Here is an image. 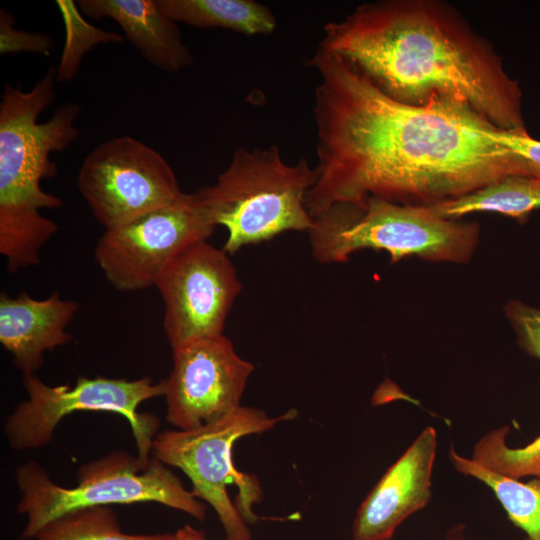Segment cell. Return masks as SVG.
I'll list each match as a JSON object with an SVG mask.
<instances>
[{
    "instance_id": "cell-1",
    "label": "cell",
    "mask_w": 540,
    "mask_h": 540,
    "mask_svg": "<svg viewBox=\"0 0 540 540\" xmlns=\"http://www.w3.org/2000/svg\"><path fill=\"white\" fill-rule=\"evenodd\" d=\"M309 64L319 76L316 181L305 201L311 217L368 197L433 205L509 175H537L493 140L488 133L495 126L465 104L401 103L319 46Z\"/></svg>"
},
{
    "instance_id": "cell-2",
    "label": "cell",
    "mask_w": 540,
    "mask_h": 540,
    "mask_svg": "<svg viewBox=\"0 0 540 540\" xmlns=\"http://www.w3.org/2000/svg\"><path fill=\"white\" fill-rule=\"evenodd\" d=\"M319 47L343 59L392 99L467 105L496 128L527 130L522 90L492 44L450 4L380 0L324 26Z\"/></svg>"
},
{
    "instance_id": "cell-3",
    "label": "cell",
    "mask_w": 540,
    "mask_h": 540,
    "mask_svg": "<svg viewBox=\"0 0 540 540\" xmlns=\"http://www.w3.org/2000/svg\"><path fill=\"white\" fill-rule=\"evenodd\" d=\"M57 69L51 66L28 91L5 84L0 99V254L10 273L35 266L40 251L58 225L42 209L63 205L44 191L43 179L57 173L50 158L79 138L75 125L82 107L75 102L58 106L45 122L40 114L56 99Z\"/></svg>"
},
{
    "instance_id": "cell-4",
    "label": "cell",
    "mask_w": 540,
    "mask_h": 540,
    "mask_svg": "<svg viewBox=\"0 0 540 540\" xmlns=\"http://www.w3.org/2000/svg\"><path fill=\"white\" fill-rule=\"evenodd\" d=\"M308 231L317 262H345L361 249L382 250L392 262L419 256L436 262L468 261L479 226L440 216L432 205H410L379 197L333 203L312 217Z\"/></svg>"
},
{
    "instance_id": "cell-5",
    "label": "cell",
    "mask_w": 540,
    "mask_h": 540,
    "mask_svg": "<svg viewBox=\"0 0 540 540\" xmlns=\"http://www.w3.org/2000/svg\"><path fill=\"white\" fill-rule=\"evenodd\" d=\"M315 181L305 158L288 164L277 145L238 147L215 184L197 192L214 224L227 230L223 250L234 254L285 231H309L305 201Z\"/></svg>"
},
{
    "instance_id": "cell-6",
    "label": "cell",
    "mask_w": 540,
    "mask_h": 540,
    "mask_svg": "<svg viewBox=\"0 0 540 540\" xmlns=\"http://www.w3.org/2000/svg\"><path fill=\"white\" fill-rule=\"evenodd\" d=\"M78 484H55L36 463L26 462L16 471L21 492L18 512L27 516L22 539L34 538L51 521L75 510L155 502L205 520L206 506L188 491L162 462L147 464L124 452H113L81 466Z\"/></svg>"
},
{
    "instance_id": "cell-7",
    "label": "cell",
    "mask_w": 540,
    "mask_h": 540,
    "mask_svg": "<svg viewBox=\"0 0 540 540\" xmlns=\"http://www.w3.org/2000/svg\"><path fill=\"white\" fill-rule=\"evenodd\" d=\"M296 416L295 409L269 417L263 410L240 406L208 425L159 433L151 451L153 458L187 475L192 493L213 507L229 539L250 540L247 524L260 519L254 506L262 498V489L254 475L234 466L233 445L242 437L266 432Z\"/></svg>"
},
{
    "instance_id": "cell-8",
    "label": "cell",
    "mask_w": 540,
    "mask_h": 540,
    "mask_svg": "<svg viewBox=\"0 0 540 540\" xmlns=\"http://www.w3.org/2000/svg\"><path fill=\"white\" fill-rule=\"evenodd\" d=\"M28 399L11 414L5 425L10 446L16 450L48 444L60 421L74 411H104L125 417L135 439L139 460L147 464L158 418L137 411L139 405L165 393V380H137L79 376L73 387L49 386L35 374L23 376Z\"/></svg>"
},
{
    "instance_id": "cell-9",
    "label": "cell",
    "mask_w": 540,
    "mask_h": 540,
    "mask_svg": "<svg viewBox=\"0 0 540 540\" xmlns=\"http://www.w3.org/2000/svg\"><path fill=\"white\" fill-rule=\"evenodd\" d=\"M217 226L198 192L107 229L94 256L110 284L119 291L155 286L168 264L190 245L207 240Z\"/></svg>"
},
{
    "instance_id": "cell-10",
    "label": "cell",
    "mask_w": 540,
    "mask_h": 540,
    "mask_svg": "<svg viewBox=\"0 0 540 540\" xmlns=\"http://www.w3.org/2000/svg\"><path fill=\"white\" fill-rule=\"evenodd\" d=\"M76 183L105 230L184 195L165 157L132 136L114 137L92 149L79 168Z\"/></svg>"
},
{
    "instance_id": "cell-11",
    "label": "cell",
    "mask_w": 540,
    "mask_h": 540,
    "mask_svg": "<svg viewBox=\"0 0 540 540\" xmlns=\"http://www.w3.org/2000/svg\"><path fill=\"white\" fill-rule=\"evenodd\" d=\"M228 255L207 240L199 241L177 255L158 277L163 329L172 350L223 334L242 288Z\"/></svg>"
},
{
    "instance_id": "cell-12",
    "label": "cell",
    "mask_w": 540,
    "mask_h": 540,
    "mask_svg": "<svg viewBox=\"0 0 540 540\" xmlns=\"http://www.w3.org/2000/svg\"><path fill=\"white\" fill-rule=\"evenodd\" d=\"M165 379L167 420L179 430L208 425L231 414L254 365L241 358L223 334L189 342L174 350Z\"/></svg>"
},
{
    "instance_id": "cell-13",
    "label": "cell",
    "mask_w": 540,
    "mask_h": 540,
    "mask_svg": "<svg viewBox=\"0 0 540 540\" xmlns=\"http://www.w3.org/2000/svg\"><path fill=\"white\" fill-rule=\"evenodd\" d=\"M436 450L437 432L428 426L359 506L352 525L353 540H391L402 522L426 507L432 497Z\"/></svg>"
},
{
    "instance_id": "cell-14",
    "label": "cell",
    "mask_w": 540,
    "mask_h": 540,
    "mask_svg": "<svg viewBox=\"0 0 540 540\" xmlns=\"http://www.w3.org/2000/svg\"><path fill=\"white\" fill-rule=\"evenodd\" d=\"M78 304L54 292L46 299H34L26 292L0 295V343L24 375L35 374L44 353L70 341L66 332Z\"/></svg>"
},
{
    "instance_id": "cell-15",
    "label": "cell",
    "mask_w": 540,
    "mask_h": 540,
    "mask_svg": "<svg viewBox=\"0 0 540 540\" xmlns=\"http://www.w3.org/2000/svg\"><path fill=\"white\" fill-rule=\"evenodd\" d=\"M82 15L116 22L141 56L157 69L178 73L194 57L184 43L178 23L161 9L158 0H79Z\"/></svg>"
},
{
    "instance_id": "cell-16",
    "label": "cell",
    "mask_w": 540,
    "mask_h": 540,
    "mask_svg": "<svg viewBox=\"0 0 540 540\" xmlns=\"http://www.w3.org/2000/svg\"><path fill=\"white\" fill-rule=\"evenodd\" d=\"M177 23L220 28L247 36L270 35L277 25L272 10L255 0H158Z\"/></svg>"
},
{
    "instance_id": "cell-17",
    "label": "cell",
    "mask_w": 540,
    "mask_h": 540,
    "mask_svg": "<svg viewBox=\"0 0 540 540\" xmlns=\"http://www.w3.org/2000/svg\"><path fill=\"white\" fill-rule=\"evenodd\" d=\"M432 206L440 216L448 219L476 212H492L525 222L533 211L540 209V175H509Z\"/></svg>"
},
{
    "instance_id": "cell-18",
    "label": "cell",
    "mask_w": 540,
    "mask_h": 540,
    "mask_svg": "<svg viewBox=\"0 0 540 540\" xmlns=\"http://www.w3.org/2000/svg\"><path fill=\"white\" fill-rule=\"evenodd\" d=\"M453 467L461 474L486 485L505 510L509 520L525 533L524 540H540V488L494 473L470 458L449 450Z\"/></svg>"
},
{
    "instance_id": "cell-19",
    "label": "cell",
    "mask_w": 540,
    "mask_h": 540,
    "mask_svg": "<svg viewBox=\"0 0 540 540\" xmlns=\"http://www.w3.org/2000/svg\"><path fill=\"white\" fill-rule=\"evenodd\" d=\"M167 534L133 535L121 531L115 513L107 506L71 511L46 524L37 540H165Z\"/></svg>"
},
{
    "instance_id": "cell-20",
    "label": "cell",
    "mask_w": 540,
    "mask_h": 540,
    "mask_svg": "<svg viewBox=\"0 0 540 540\" xmlns=\"http://www.w3.org/2000/svg\"><path fill=\"white\" fill-rule=\"evenodd\" d=\"M508 426L489 431L474 445L471 460L499 475L540 477V435L522 447L507 445Z\"/></svg>"
},
{
    "instance_id": "cell-21",
    "label": "cell",
    "mask_w": 540,
    "mask_h": 540,
    "mask_svg": "<svg viewBox=\"0 0 540 540\" xmlns=\"http://www.w3.org/2000/svg\"><path fill=\"white\" fill-rule=\"evenodd\" d=\"M56 5L65 25V45L57 69L58 82L72 80L79 69L83 56L93 47L105 43H121L125 38L115 32L105 31L88 23L77 3L58 0Z\"/></svg>"
},
{
    "instance_id": "cell-22",
    "label": "cell",
    "mask_w": 540,
    "mask_h": 540,
    "mask_svg": "<svg viewBox=\"0 0 540 540\" xmlns=\"http://www.w3.org/2000/svg\"><path fill=\"white\" fill-rule=\"evenodd\" d=\"M15 17L6 9H0V54L21 52L51 55L54 48L53 38L42 32H30L16 29Z\"/></svg>"
},
{
    "instance_id": "cell-23",
    "label": "cell",
    "mask_w": 540,
    "mask_h": 540,
    "mask_svg": "<svg viewBox=\"0 0 540 540\" xmlns=\"http://www.w3.org/2000/svg\"><path fill=\"white\" fill-rule=\"evenodd\" d=\"M504 311L517 334L520 347L540 360V309L511 300Z\"/></svg>"
},
{
    "instance_id": "cell-24",
    "label": "cell",
    "mask_w": 540,
    "mask_h": 540,
    "mask_svg": "<svg viewBox=\"0 0 540 540\" xmlns=\"http://www.w3.org/2000/svg\"><path fill=\"white\" fill-rule=\"evenodd\" d=\"M488 134L498 144L523 158L540 175V140L531 137L527 130L508 131L495 127Z\"/></svg>"
},
{
    "instance_id": "cell-25",
    "label": "cell",
    "mask_w": 540,
    "mask_h": 540,
    "mask_svg": "<svg viewBox=\"0 0 540 540\" xmlns=\"http://www.w3.org/2000/svg\"><path fill=\"white\" fill-rule=\"evenodd\" d=\"M165 540H207L203 532L193 528L190 525H186L178 529L173 534H168Z\"/></svg>"
},
{
    "instance_id": "cell-26",
    "label": "cell",
    "mask_w": 540,
    "mask_h": 540,
    "mask_svg": "<svg viewBox=\"0 0 540 540\" xmlns=\"http://www.w3.org/2000/svg\"><path fill=\"white\" fill-rule=\"evenodd\" d=\"M444 540H484L481 538L470 536L467 532L465 524H456L452 526L446 533Z\"/></svg>"
},
{
    "instance_id": "cell-27",
    "label": "cell",
    "mask_w": 540,
    "mask_h": 540,
    "mask_svg": "<svg viewBox=\"0 0 540 540\" xmlns=\"http://www.w3.org/2000/svg\"><path fill=\"white\" fill-rule=\"evenodd\" d=\"M530 482L540 488V477H534V479L530 480Z\"/></svg>"
},
{
    "instance_id": "cell-28",
    "label": "cell",
    "mask_w": 540,
    "mask_h": 540,
    "mask_svg": "<svg viewBox=\"0 0 540 540\" xmlns=\"http://www.w3.org/2000/svg\"><path fill=\"white\" fill-rule=\"evenodd\" d=\"M227 540H232V539L227 538Z\"/></svg>"
}]
</instances>
